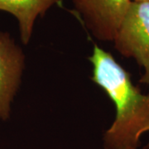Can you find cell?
<instances>
[{
	"mask_svg": "<svg viewBox=\"0 0 149 149\" xmlns=\"http://www.w3.org/2000/svg\"><path fill=\"white\" fill-rule=\"evenodd\" d=\"M56 0H0V11H4L17 18L22 42L29 43L35 22L43 16Z\"/></svg>",
	"mask_w": 149,
	"mask_h": 149,
	"instance_id": "5",
	"label": "cell"
},
{
	"mask_svg": "<svg viewBox=\"0 0 149 149\" xmlns=\"http://www.w3.org/2000/svg\"><path fill=\"white\" fill-rule=\"evenodd\" d=\"M89 60L93 65L92 80L116 109L115 118L104 135V149H137L142 135L149 133V92L143 94L129 73L97 45ZM143 149H149V142Z\"/></svg>",
	"mask_w": 149,
	"mask_h": 149,
	"instance_id": "1",
	"label": "cell"
},
{
	"mask_svg": "<svg viewBox=\"0 0 149 149\" xmlns=\"http://www.w3.org/2000/svg\"><path fill=\"white\" fill-rule=\"evenodd\" d=\"M133 2H138V3H142V2H147L149 3V0H132Z\"/></svg>",
	"mask_w": 149,
	"mask_h": 149,
	"instance_id": "6",
	"label": "cell"
},
{
	"mask_svg": "<svg viewBox=\"0 0 149 149\" xmlns=\"http://www.w3.org/2000/svg\"><path fill=\"white\" fill-rule=\"evenodd\" d=\"M72 3L94 37L113 42L132 0H72Z\"/></svg>",
	"mask_w": 149,
	"mask_h": 149,
	"instance_id": "3",
	"label": "cell"
},
{
	"mask_svg": "<svg viewBox=\"0 0 149 149\" xmlns=\"http://www.w3.org/2000/svg\"><path fill=\"white\" fill-rule=\"evenodd\" d=\"M25 56L8 32H0V119L10 117L11 104L21 84Z\"/></svg>",
	"mask_w": 149,
	"mask_h": 149,
	"instance_id": "4",
	"label": "cell"
},
{
	"mask_svg": "<svg viewBox=\"0 0 149 149\" xmlns=\"http://www.w3.org/2000/svg\"><path fill=\"white\" fill-rule=\"evenodd\" d=\"M113 42L122 56L143 69L140 82L149 86V3L132 1Z\"/></svg>",
	"mask_w": 149,
	"mask_h": 149,
	"instance_id": "2",
	"label": "cell"
}]
</instances>
